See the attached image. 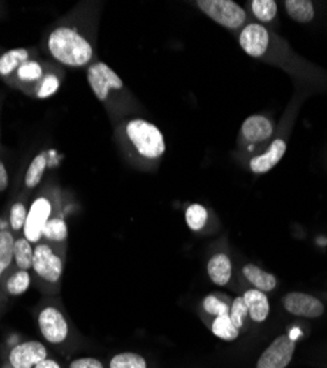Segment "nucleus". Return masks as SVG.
Wrapping results in <instances>:
<instances>
[{
	"instance_id": "29",
	"label": "nucleus",
	"mask_w": 327,
	"mask_h": 368,
	"mask_svg": "<svg viewBox=\"0 0 327 368\" xmlns=\"http://www.w3.org/2000/svg\"><path fill=\"white\" fill-rule=\"evenodd\" d=\"M27 215H29V208L25 207L24 202H17L13 203L10 208V215H9V224L13 231H21L24 230Z\"/></svg>"
},
{
	"instance_id": "19",
	"label": "nucleus",
	"mask_w": 327,
	"mask_h": 368,
	"mask_svg": "<svg viewBox=\"0 0 327 368\" xmlns=\"http://www.w3.org/2000/svg\"><path fill=\"white\" fill-rule=\"evenodd\" d=\"M243 276L247 277L255 286V288L261 292H271L277 284V280L275 276L252 264L243 267Z\"/></svg>"
},
{
	"instance_id": "17",
	"label": "nucleus",
	"mask_w": 327,
	"mask_h": 368,
	"mask_svg": "<svg viewBox=\"0 0 327 368\" xmlns=\"http://www.w3.org/2000/svg\"><path fill=\"white\" fill-rule=\"evenodd\" d=\"M49 152L43 151L37 154L31 162L29 168H27L25 171V175H24V184L27 189H36L40 182L43 180V175L46 172V168L49 165Z\"/></svg>"
},
{
	"instance_id": "23",
	"label": "nucleus",
	"mask_w": 327,
	"mask_h": 368,
	"mask_svg": "<svg viewBox=\"0 0 327 368\" xmlns=\"http://www.w3.org/2000/svg\"><path fill=\"white\" fill-rule=\"evenodd\" d=\"M43 237L52 243H62L68 239V226L62 216H52L43 228Z\"/></svg>"
},
{
	"instance_id": "1",
	"label": "nucleus",
	"mask_w": 327,
	"mask_h": 368,
	"mask_svg": "<svg viewBox=\"0 0 327 368\" xmlns=\"http://www.w3.org/2000/svg\"><path fill=\"white\" fill-rule=\"evenodd\" d=\"M46 49L49 57L59 65L83 68L94 54L90 40L75 25H58L48 34Z\"/></svg>"
},
{
	"instance_id": "10",
	"label": "nucleus",
	"mask_w": 327,
	"mask_h": 368,
	"mask_svg": "<svg viewBox=\"0 0 327 368\" xmlns=\"http://www.w3.org/2000/svg\"><path fill=\"white\" fill-rule=\"evenodd\" d=\"M48 358V349L42 342L30 340L17 345L9 353V362L13 368H33Z\"/></svg>"
},
{
	"instance_id": "14",
	"label": "nucleus",
	"mask_w": 327,
	"mask_h": 368,
	"mask_svg": "<svg viewBox=\"0 0 327 368\" xmlns=\"http://www.w3.org/2000/svg\"><path fill=\"white\" fill-rule=\"evenodd\" d=\"M286 152V143L282 139H277L271 143L268 151L264 155L255 156L251 159V170L255 174L268 172L271 168H275L279 161L283 158Z\"/></svg>"
},
{
	"instance_id": "3",
	"label": "nucleus",
	"mask_w": 327,
	"mask_h": 368,
	"mask_svg": "<svg viewBox=\"0 0 327 368\" xmlns=\"http://www.w3.org/2000/svg\"><path fill=\"white\" fill-rule=\"evenodd\" d=\"M126 134L138 154L147 159H158L166 154V140L157 126L146 119H131L126 126Z\"/></svg>"
},
{
	"instance_id": "27",
	"label": "nucleus",
	"mask_w": 327,
	"mask_h": 368,
	"mask_svg": "<svg viewBox=\"0 0 327 368\" xmlns=\"http://www.w3.org/2000/svg\"><path fill=\"white\" fill-rule=\"evenodd\" d=\"M251 6L254 15L263 22L272 21L277 13V3L275 0H254Z\"/></svg>"
},
{
	"instance_id": "6",
	"label": "nucleus",
	"mask_w": 327,
	"mask_h": 368,
	"mask_svg": "<svg viewBox=\"0 0 327 368\" xmlns=\"http://www.w3.org/2000/svg\"><path fill=\"white\" fill-rule=\"evenodd\" d=\"M87 83L92 93L101 102H106L112 90L117 91L124 87L118 74L105 62H94L87 68Z\"/></svg>"
},
{
	"instance_id": "20",
	"label": "nucleus",
	"mask_w": 327,
	"mask_h": 368,
	"mask_svg": "<svg viewBox=\"0 0 327 368\" xmlns=\"http://www.w3.org/2000/svg\"><path fill=\"white\" fill-rule=\"evenodd\" d=\"M33 258H34V249L31 243L25 237L15 239V244H13V261L18 270L29 271L33 268Z\"/></svg>"
},
{
	"instance_id": "31",
	"label": "nucleus",
	"mask_w": 327,
	"mask_h": 368,
	"mask_svg": "<svg viewBox=\"0 0 327 368\" xmlns=\"http://www.w3.org/2000/svg\"><path fill=\"white\" fill-rule=\"evenodd\" d=\"M203 309H205L208 314L215 316V317L227 316L230 312V308L226 302L220 301V299H217L215 296H211V295L203 299Z\"/></svg>"
},
{
	"instance_id": "18",
	"label": "nucleus",
	"mask_w": 327,
	"mask_h": 368,
	"mask_svg": "<svg viewBox=\"0 0 327 368\" xmlns=\"http://www.w3.org/2000/svg\"><path fill=\"white\" fill-rule=\"evenodd\" d=\"M207 270L210 279L218 286H226L231 277V263L226 253L214 255L208 261Z\"/></svg>"
},
{
	"instance_id": "16",
	"label": "nucleus",
	"mask_w": 327,
	"mask_h": 368,
	"mask_svg": "<svg viewBox=\"0 0 327 368\" xmlns=\"http://www.w3.org/2000/svg\"><path fill=\"white\" fill-rule=\"evenodd\" d=\"M245 304L248 307V314L251 318L256 323H261L268 317L270 312V305H268V299L261 290H248L243 295Z\"/></svg>"
},
{
	"instance_id": "28",
	"label": "nucleus",
	"mask_w": 327,
	"mask_h": 368,
	"mask_svg": "<svg viewBox=\"0 0 327 368\" xmlns=\"http://www.w3.org/2000/svg\"><path fill=\"white\" fill-rule=\"evenodd\" d=\"M109 368H146V361L142 355L133 352L118 353L112 360Z\"/></svg>"
},
{
	"instance_id": "9",
	"label": "nucleus",
	"mask_w": 327,
	"mask_h": 368,
	"mask_svg": "<svg viewBox=\"0 0 327 368\" xmlns=\"http://www.w3.org/2000/svg\"><path fill=\"white\" fill-rule=\"evenodd\" d=\"M295 352V342L288 336L282 334L272 342L256 362V368H286Z\"/></svg>"
},
{
	"instance_id": "8",
	"label": "nucleus",
	"mask_w": 327,
	"mask_h": 368,
	"mask_svg": "<svg viewBox=\"0 0 327 368\" xmlns=\"http://www.w3.org/2000/svg\"><path fill=\"white\" fill-rule=\"evenodd\" d=\"M38 329L42 336L52 345H59L68 337L70 329L62 311L57 307H45L38 312Z\"/></svg>"
},
{
	"instance_id": "30",
	"label": "nucleus",
	"mask_w": 327,
	"mask_h": 368,
	"mask_svg": "<svg viewBox=\"0 0 327 368\" xmlns=\"http://www.w3.org/2000/svg\"><path fill=\"white\" fill-rule=\"evenodd\" d=\"M228 316H230L231 323H233L238 329H240V327L243 325L245 318H247V316H248V307H247V304H245L243 296L235 299L233 305H231V308H230Z\"/></svg>"
},
{
	"instance_id": "33",
	"label": "nucleus",
	"mask_w": 327,
	"mask_h": 368,
	"mask_svg": "<svg viewBox=\"0 0 327 368\" xmlns=\"http://www.w3.org/2000/svg\"><path fill=\"white\" fill-rule=\"evenodd\" d=\"M8 186H9V174L3 161L0 159V193L5 192Z\"/></svg>"
},
{
	"instance_id": "26",
	"label": "nucleus",
	"mask_w": 327,
	"mask_h": 368,
	"mask_svg": "<svg viewBox=\"0 0 327 368\" xmlns=\"http://www.w3.org/2000/svg\"><path fill=\"white\" fill-rule=\"evenodd\" d=\"M184 218H186V224L189 226L190 230L199 231L205 227L208 221V211L202 205H199V203H194V205H190L186 209Z\"/></svg>"
},
{
	"instance_id": "13",
	"label": "nucleus",
	"mask_w": 327,
	"mask_h": 368,
	"mask_svg": "<svg viewBox=\"0 0 327 368\" xmlns=\"http://www.w3.org/2000/svg\"><path fill=\"white\" fill-rule=\"evenodd\" d=\"M242 134L249 143L264 142L272 134V126L266 117L252 115L243 121Z\"/></svg>"
},
{
	"instance_id": "2",
	"label": "nucleus",
	"mask_w": 327,
	"mask_h": 368,
	"mask_svg": "<svg viewBox=\"0 0 327 368\" xmlns=\"http://www.w3.org/2000/svg\"><path fill=\"white\" fill-rule=\"evenodd\" d=\"M36 99H48L61 89L62 75L38 59H29L8 81Z\"/></svg>"
},
{
	"instance_id": "34",
	"label": "nucleus",
	"mask_w": 327,
	"mask_h": 368,
	"mask_svg": "<svg viewBox=\"0 0 327 368\" xmlns=\"http://www.w3.org/2000/svg\"><path fill=\"white\" fill-rule=\"evenodd\" d=\"M34 368H61V365L57 362V361H53V360H43L42 362H38Z\"/></svg>"
},
{
	"instance_id": "25",
	"label": "nucleus",
	"mask_w": 327,
	"mask_h": 368,
	"mask_svg": "<svg viewBox=\"0 0 327 368\" xmlns=\"http://www.w3.org/2000/svg\"><path fill=\"white\" fill-rule=\"evenodd\" d=\"M212 333L218 337L230 342V340H236L239 337V329L231 323L230 316H221V317H215L212 323Z\"/></svg>"
},
{
	"instance_id": "12",
	"label": "nucleus",
	"mask_w": 327,
	"mask_h": 368,
	"mask_svg": "<svg viewBox=\"0 0 327 368\" xmlns=\"http://www.w3.org/2000/svg\"><path fill=\"white\" fill-rule=\"evenodd\" d=\"M239 43L242 49L254 58H260L268 47V31L263 25L249 24L240 33Z\"/></svg>"
},
{
	"instance_id": "5",
	"label": "nucleus",
	"mask_w": 327,
	"mask_h": 368,
	"mask_svg": "<svg viewBox=\"0 0 327 368\" xmlns=\"http://www.w3.org/2000/svg\"><path fill=\"white\" fill-rule=\"evenodd\" d=\"M33 270L38 279H42L48 284H58L62 271H64V261L61 255L54 251L49 243L38 242L34 248V258H33Z\"/></svg>"
},
{
	"instance_id": "7",
	"label": "nucleus",
	"mask_w": 327,
	"mask_h": 368,
	"mask_svg": "<svg viewBox=\"0 0 327 368\" xmlns=\"http://www.w3.org/2000/svg\"><path fill=\"white\" fill-rule=\"evenodd\" d=\"M52 199L49 195L37 196L29 208L25 226H24V237L31 244L38 243L43 237V228L52 218Z\"/></svg>"
},
{
	"instance_id": "15",
	"label": "nucleus",
	"mask_w": 327,
	"mask_h": 368,
	"mask_svg": "<svg viewBox=\"0 0 327 368\" xmlns=\"http://www.w3.org/2000/svg\"><path fill=\"white\" fill-rule=\"evenodd\" d=\"M29 59H31V52L29 49L17 47L6 50L0 54V77L9 81L18 68Z\"/></svg>"
},
{
	"instance_id": "21",
	"label": "nucleus",
	"mask_w": 327,
	"mask_h": 368,
	"mask_svg": "<svg viewBox=\"0 0 327 368\" xmlns=\"http://www.w3.org/2000/svg\"><path fill=\"white\" fill-rule=\"evenodd\" d=\"M284 6L293 21L305 24L314 18V6L310 0H286Z\"/></svg>"
},
{
	"instance_id": "11",
	"label": "nucleus",
	"mask_w": 327,
	"mask_h": 368,
	"mask_svg": "<svg viewBox=\"0 0 327 368\" xmlns=\"http://www.w3.org/2000/svg\"><path fill=\"white\" fill-rule=\"evenodd\" d=\"M283 305L286 311L291 312V314L305 318H317L323 316L324 312V305L317 297L299 292H292L286 295L283 299Z\"/></svg>"
},
{
	"instance_id": "24",
	"label": "nucleus",
	"mask_w": 327,
	"mask_h": 368,
	"mask_svg": "<svg viewBox=\"0 0 327 368\" xmlns=\"http://www.w3.org/2000/svg\"><path fill=\"white\" fill-rule=\"evenodd\" d=\"M30 283H31L30 272L25 271V270H18V271L13 272L12 276H9V279L6 280L5 288L10 296H21L27 290H29Z\"/></svg>"
},
{
	"instance_id": "32",
	"label": "nucleus",
	"mask_w": 327,
	"mask_h": 368,
	"mask_svg": "<svg viewBox=\"0 0 327 368\" xmlns=\"http://www.w3.org/2000/svg\"><path fill=\"white\" fill-rule=\"evenodd\" d=\"M70 368H103V364L96 358H78L71 362Z\"/></svg>"
},
{
	"instance_id": "4",
	"label": "nucleus",
	"mask_w": 327,
	"mask_h": 368,
	"mask_svg": "<svg viewBox=\"0 0 327 368\" xmlns=\"http://www.w3.org/2000/svg\"><path fill=\"white\" fill-rule=\"evenodd\" d=\"M198 8L217 24L236 30L247 21V12L231 0H199Z\"/></svg>"
},
{
	"instance_id": "22",
	"label": "nucleus",
	"mask_w": 327,
	"mask_h": 368,
	"mask_svg": "<svg viewBox=\"0 0 327 368\" xmlns=\"http://www.w3.org/2000/svg\"><path fill=\"white\" fill-rule=\"evenodd\" d=\"M13 244H15V237L10 231L0 230V280L13 263Z\"/></svg>"
}]
</instances>
